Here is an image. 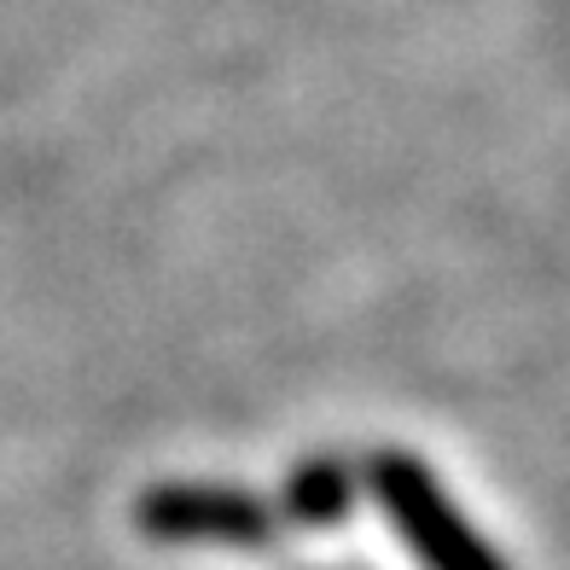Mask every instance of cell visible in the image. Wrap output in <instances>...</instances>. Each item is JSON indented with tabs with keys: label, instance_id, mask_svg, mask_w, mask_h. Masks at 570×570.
Here are the masks:
<instances>
[{
	"label": "cell",
	"instance_id": "1",
	"mask_svg": "<svg viewBox=\"0 0 570 570\" xmlns=\"http://www.w3.org/2000/svg\"><path fill=\"white\" fill-rule=\"evenodd\" d=\"M373 495L384 501L391 524L402 530L407 548L420 553L425 570H507L489 553V541L460 518V507H449V495L436 489V478L420 460L379 454L373 460Z\"/></svg>",
	"mask_w": 570,
	"mask_h": 570
},
{
	"label": "cell",
	"instance_id": "2",
	"mask_svg": "<svg viewBox=\"0 0 570 570\" xmlns=\"http://www.w3.org/2000/svg\"><path fill=\"white\" fill-rule=\"evenodd\" d=\"M135 518L151 541H227V548L268 541L274 530L263 501L222 483H158L140 495Z\"/></svg>",
	"mask_w": 570,
	"mask_h": 570
},
{
	"label": "cell",
	"instance_id": "3",
	"mask_svg": "<svg viewBox=\"0 0 570 570\" xmlns=\"http://www.w3.org/2000/svg\"><path fill=\"white\" fill-rule=\"evenodd\" d=\"M285 507H292L297 524H338L350 512V472L332 460H308L297 465L292 489H285Z\"/></svg>",
	"mask_w": 570,
	"mask_h": 570
}]
</instances>
